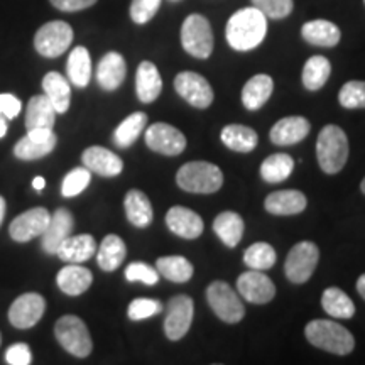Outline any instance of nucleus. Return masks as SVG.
<instances>
[{
  "instance_id": "nucleus-1",
  "label": "nucleus",
  "mask_w": 365,
  "mask_h": 365,
  "mask_svg": "<svg viewBox=\"0 0 365 365\" xmlns=\"http://www.w3.org/2000/svg\"><path fill=\"white\" fill-rule=\"evenodd\" d=\"M267 17L255 7L237 11L227 22L225 36L228 44L237 51H250L266 38Z\"/></svg>"
},
{
  "instance_id": "nucleus-2",
  "label": "nucleus",
  "mask_w": 365,
  "mask_h": 365,
  "mask_svg": "<svg viewBox=\"0 0 365 365\" xmlns=\"http://www.w3.org/2000/svg\"><path fill=\"white\" fill-rule=\"evenodd\" d=\"M304 335L317 349L335 355L350 354L355 346L352 333L331 319H313L304 328Z\"/></svg>"
},
{
  "instance_id": "nucleus-3",
  "label": "nucleus",
  "mask_w": 365,
  "mask_h": 365,
  "mask_svg": "<svg viewBox=\"0 0 365 365\" xmlns=\"http://www.w3.org/2000/svg\"><path fill=\"white\" fill-rule=\"evenodd\" d=\"M317 158L327 175H336L344 170L349 159V139L339 125H327L319 132Z\"/></svg>"
},
{
  "instance_id": "nucleus-4",
  "label": "nucleus",
  "mask_w": 365,
  "mask_h": 365,
  "mask_svg": "<svg viewBox=\"0 0 365 365\" xmlns=\"http://www.w3.org/2000/svg\"><path fill=\"white\" fill-rule=\"evenodd\" d=\"M176 182L181 190L188 193L210 195L222 188L223 173L212 163L191 161L178 171Z\"/></svg>"
},
{
  "instance_id": "nucleus-5",
  "label": "nucleus",
  "mask_w": 365,
  "mask_h": 365,
  "mask_svg": "<svg viewBox=\"0 0 365 365\" xmlns=\"http://www.w3.org/2000/svg\"><path fill=\"white\" fill-rule=\"evenodd\" d=\"M54 336L68 354L85 359L91 354L93 341L85 322L75 314H65L54 325Z\"/></svg>"
},
{
  "instance_id": "nucleus-6",
  "label": "nucleus",
  "mask_w": 365,
  "mask_h": 365,
  "mask_svg": "<svg viewBox=\"0 0 365 365\" xmlns=\"http://www.w3.org/2000/svg\"><path fill=\"white\" fill-rule=\"evenodd\" d=\"M181 43L185 51L198 59H207L213 53V31L207 17L191 14L181 27Z\"/></svg>"
},
{
  "instance_id": "nucleus-7",
  "label": "nucleus",
  "mask_w": 365,
  "mask_h": 365,
  "mask_svg": "<svg viewBox=\"0 0 365 365\" xmlns=\"http://www.w3.org/2000/svg\"><path fill=\"white\" fill-rule=\"evenodd\" d=\"M207 299L210 308L225 323H239L245 314V308L242 304L239 294L235 293L225 281H213L207 289Z\"/></svg>"
},
{
  "instance_id": "nucleus-8",
  "label": "nucleus",
  "mask_w": 365,
  "mask_h": 365,
  "mask_svg": "<svg viewBox=\"0 0 365 365\" xmlns=\"http://www.w3.org/2000/svg\"><path fill=\"white\" fill-rule=\"evenodd\" d=\"M73 43V29L63 21L44 24L34 36V48L41 56L58 58L68 51Z\"/></svg>"
},
{
  "instance_id": "nucleus-9",
  "label": "nucleus",
  "mask_w": 365,
  "mask_h": 365,
  "mask_svg": "<svg viewBox=\"0 0 365 365\" xmlns=\"http://www.w3.org/2000/svg\"><path fill=\"white\" fill-rule=\"evenodd\" d=\"M319 259V250L313 242L303 240L289 250L286 257V277L294 284H303L313 276Z\"/></svg>"
},
{
  "instance_id": "nucleus-10",
  "label": "nucleus",
  "mask_w": 365,
  "mask_h": 365,
  "mask_svg": "<svg viewBox=\"0 0 365 365\" xmlns=\"http://www.w3.org/2000/svg\"><path fill=\"white\" fill-rule=\"evenodd\" d=\"M195 307L193 299L186 294H178L168 301L166 318H164V333L173 341L181 340L190 331L193 322Z\"/></svg>"
},
{
  "instance_id": "nucleus-11",
  "label": "nucleus",
  "mask_w": 365,
  "mask_h": 365,
  "mask_svg": "<svg viewBox=\"0 0 365 365\" xmlns=\"http://www.w3.org/2000/svg\"><path fill=\"white\" fill-rule=\"evenodd\" d=\"M145 144L150 150L163 156H180L186 149V137L176 127L158 122L145 130Z\"/></svg>"
},
{
  "instance_id": "nucleus-12",
  "label": "nucleus",
  "mask_w": 365,
  "mask_h": 365,
  "mask_svg": "<svg viewBox=\"0 0 365 365\" xmlns=\"http://www.w3.org/2000/svg\"><path fill=\"white\" fill-rule=\"evenodd\" d=\"M175 88L181 98L196 108H208L215 97L207 78L195 71L180 73L175 78Z\"/></svg>"
},
{
  "instance_id": "nucleus-13",
  "label": "nucleus",
  "mask_w": 365,
  "mask_h": 365,
  "mask_svg": "<svg viewBox=\"0 0 365 365\" xmlns=\"http://www.w3.org/2000/svg\"><path fill=\"white\" fill-rule=\"evenodd\" d=\"M56 134L53 129L27 130V135L19 139L14 148V156L22 161H34L53 153L56 148Z\"/></svg>"
},
{
  "instance_id": "nucleus-14",
  "label": "nucleus",
  "mask_w": 365,
  "mask_h": 365,
  "mask_svg": "<svg viewBox=\"0 0 365 365\" xmlns=\"http://www.w3.org/2000/svg\"><path fill=\"white\" fill-rule=\"evenodd\" d=\"M49 220H51V213L46 208H31L14 218L9 227V234L16 242H29L44 234Z\"/></svg>"
},
{
  "instance_id": "nucleus-15",
  "label": "nucleus",
  "mask_w": 365,
  "mask_h": 365,
  "mask_svg": "<svg viewBox=\"0 0 365 365\" xmlns=\"http://www.w3.org/2000/svg\"><path fill=\"white\" fill-rule=\"evenodd\" d=\"M46 299L38 293H26L17 298L9 309V322L19 330L33 328L43 318Z\"/></svg>"
},
{
  "instance_id": "nucleus-16",
  "label": "nucleus",
  "mask_w": 365,
  "mask_h": 365,
  "mask_svg": "<svg viewBox=\"0 0 365 365\" xmlns=\"http://www.w3.org/2000/svg\"><path fill=\"white\" fill-rule=\"evenodd\" d=\"M239 294L249 303L266 304L276 296V286L262 271H247L237 279Z\"/></svg>"
},
{
  "instance_id": "nucleus-17",
  "label": "nucleus",
  "mask_w": 365,
  "mask_h": 365,
  "mask_svg": "<svg viewBox=\"0 0 365 365\" xmlns=\"http://www.w3.org/2000/svg\"><path fill=\"white\" fill-rule=\"evenodd\" d=\"M73 227H75V218L71 212L66 208H58L51 215L48 227H46L43 237V249L46 254H56L59 245L71 235Z\"/></svg>"
},
{
  "instance_id": "nucleus-18",
  "label": "nucleus",
  "mask_w": 365,
  "mask_h": 365,
  "mask_svg": "<svg viewBox=\"0 0 365 365\" xmlns=\"http://www.w3.org/2000/svg\"><path fill=\"white\" fill-rule=\"evenodd\" d=\"M81 161H83L86 170L103 178L118 176L124 170L122 159L115 153L100 148V145H91V148L85 149V153L81 154Z\"/></svg>"
},
{
  "instance_id": "nucleus-19",
  "label": "nucleus",
  "mask_w": 365,
  "mask_h": 365,
  "mask_svg": "<svg viewBox=\"0 0 365 365\" xmlns=\"http://www.w3.org/2000/svg\"><path fill=\"white\" fill-rule=\"evenodd\" d=\"M166 225L173 234L182 239H198L203 234L202 217L186 207L170 208L166 213Z\"/></svg>"
},
{
  "instance_id": "nucleus-20",
  "label": "nucleus",
  "mask_w": 365,
  "mask_h": 365,
  "mask_svg": "<svg viewBox=\"0 0 365 365\" xmlns=\"http://www.w3.org/2000/svg\"><path fill=\"white\" fill-rule=\"evenodd\" d=\"M127 75L125 59L115 51L107 53L97 66V81L103 90L113 91L124 83Z\"/></svg>"
},
{
  "instance_id": "nucleus-21",
  "label": "nucleus",
  "mask_w": 365,
  "mask_h": 365,
  "mask_svg": "<svg viewBox=\"0 0 365 365\" xmlns=\"http://www.w3.org/2000/svg\"><path fill=\"white\" fill-rule=\"evenodd\" d=\"M307 196H304L298 190H281L274 191L266 198L264 202V207L269 213L272 215H298V213L303 212L307 208Z\"/></svg>"
},
{
  "instance_id": "nucleus-22",
  "label": "nucleus",
  "mask_w": 365,
  "mask_h": 365,
  "mask_svg": "<svg viewBox=\"0 0 365 365\" xmlns=\"http://www.w3.org/2000/svg\"><path fill=\"white\" fill-rule=\"evenodd\" d=\"M309 129H312V125H309L308 118L298 115L286 117L274 124L269 137L277 145H293L301 143L309 134Z\"/></svg>"
},
{
  "instance_id": "nucleus-23",
  "label": "nucleus",
  "mask_w": 365,
  "mask_h": 365,
  "mask_svg": "<svg viewBox=\"0 0 365 365\" xmlns=\"http://www.w3.org/2000/svg\"><path fill=\"white\" fill-rule=\"evenodd\" d=\"M97 252V242L90 234L70 235L58 247V257L70 264H81L91 259Z\"/></svg>"
},
{
  "instance_id": "nucleus-24",
  "label": "nucleus",
  "mask_w": 365,
  "mask_h": 365,
  "mask_svg": "<svg viewBox=\"0 0 365 365\" xmlns=\"http://www.w3.org/2000/svg\"><path fill=\"white\" fill-rule=\"evenodd\" d=\"M163 90V80L156 65L150 61H143L137 68L135 91L143 103L154 102Z\"/></svg>"
},
{
  "instance_id": "nucleus-25",
  "label": "nucleus",
  "mask_w": 365,
  "mask_h": 365,
  "mask_svg": "<svg viewBox=\"0 0 365 365\" xmlns=\"http://www.w3.org/2000/svg\"><path fill=\"white\" fill-rule=\"evenodd\" d=\"M93 282V274L90 269L78 264H70V266L63 267L56 276V284L63 293L68 296H80Z\"/></svg>"
},
{
  "instance_id": "nucleus-26",
  "label": "nucleus",
  "mask_w": 365,
  "mask_h": 365,
  "mask_svg": "<svg viewBox=\"0 0 365 365\" xmlns=\"http://www.w3.org/2000/svg\"><path fill=\"white\" fill-rule=\"evenodd\" d=\"M56 122V110L46 95H36L29 100L26 110L27 130L36 129H53Z\"/></svg>"
},
{
  "instance_id": "nucleus-27",
  "label": "nucleus",
  "mask_w": 365,
  "mask_h": 365,
  "mask_svg": "<svg viewBox=\"0 0 365 365\" xmlns=\"http://www.w3.org/2000/svg\"><path fill=\"white\" fill-rule=\"evenodd\" d=\"M274 81L269 75H255L242 88V103L247 110H259L272 95Z\"/></svg>"
},
{
  "instance_id": "nucleus-28",
  "label": "nucleus",
  "mask_w": 365,
  "mask_h": 365,
  "mask_svg": "<svg viewBox=\"0 0 365 365\" xmlns=\"http://www.w3.org/2000/svg\"><path fill=\"white\" fill-rule=\"evenodd\" d=\"M43 90L56 113L68 112L71 102V88L65 76L59 75L58 71H49L43 78Z\"/></svg>"
},
{
  "instance_id": "nucleus-29",
  "label": "nucleus",
  "mask_w": 365,
  "mask_h": 365,
  "mask_svg": "<svg viewBox=\"0 0 365 365\" xmlns=\"http://www.w3.org/2000/svg\"><path fill=\"white\" fill-rule=\"evenodd\" d=\"M301 36L307 43L323 48H333L340 41V29L333 22L325 19L309 21L301 27Z\"/></svg>"
},
{
  "instance_id": "nucleus-30",
  "label": "nucleus",
  "mask_w": 365,
  "mask_h": 365,
  "mask_svg": "<svg viewBox=\"0 0 365 365\" xmlns=\"http://www.w3.org/2000/svg\"><path fill=\"white\" fill-rule=\"evenodd\" d=\"M124 208L127 220H129L134 227L145 228L149 223H153V205H150L149 198L140 190H130L129 193L125 195Z\"/></svg>"
},
{
  "instance_id": "nucleus-31",
  "label": "nucleus",
  "mask_w": 365,
  "mask_h": 365,
  "mask_svg": "<svg viewBox=\"0 0 365 365\" xmlns=\"http://www.w3.org/2000/svg\"><path fill=\"white\" fill-rule=\"evenodd\" d=\"M127 255V247L124 240L115 234L107 235L97 249V262L102 271L112 272L120 267Z\"/></svg>"
},
{
  "instance_id": "nucleus-32",
  "label": "nucleus",
  "mask_w": 365,
  "mask_h": 365,
  "mask_svg": "<svg viewBox=\"0 0 365 365\" xmlns=\"http://www.w3.org/2000/svg\"><path fill=\"white\" fill-rule=\"evenodd\" d=\"M213 230L227 247L234 249L244 235V218L235 212H223L213 220Z\"/></svg>"
},
{
  "instance_id": "nucleus-33",
  "label": "nucleus",
  "mask_w": 365,
  "mask_h": 365,
  "mask_svg": "<svg viewBox=\"0 0 365 365\" xmlns=\"http://www.w3.org/2000/svg\"><path fill=\"white\" fill-rule=\"evenodd\" d=\"M220 137L222 143L235 153H252L259 143V137L254 129L239 124L223 127Z\"/></svg>"
},
{
  "instance_id": "nucleus-34",
  "label": "nucleus",
  "mask_w": 365,
  "mask_h": 365,
  "mask_svg": "<svg viewBox=\"0 0 365 365\" xmlns=\"http://www.w3.org/2000/svg\"><path fill=\"white\" fill-rule=\"evenodd\" d=\"M68 78L78 88H85L91 78V58L88 49L78 46L70 53L66 63Z\"/></svg>"
},
{
  "instance_id": "nucleus-35",
  "label": "nucleus",
  "mask_w": 365,
  "mask_h": 365,
  "mask_svg": "<svg viewBox=\"0 0 365 365\" xmlns=\"http://www.w3.org/2000/svg\"><path fill=\"white\" fill-rule=\"evenodd\" d=\"M156 269L159 276L166 277L173 282H188L193 277V264L182 255H166L159 257L156 262Z\"/></svg>"
},
{
  "instance_id": "nucleus-36",
  "label": "nucleus",
  "mask_w": 365,
  "mask_h": 365,
  "mask_svg": "<svg viewBox=\"0 0 365 365\" xmlns=\"http://www.w3.org/2000/svg\"><path fill=\"white\" fill-rule=\"evenodd\" d=\"M145 125H148V115L144 112L130 113L113 132V143H115L117 148H130L137 140V137L143 134Z\"/></svg>"
},
{
  "instance_id": "nucleus-37",
  "label": "nucleus",
  "mask_w": 365,
  "mask_h": 365,
  "mask_svg": "<svg viewBox=\"0 0 365 365\" xmlns=\"http://www.w3.org/2000/svg\"><path fill=\"white\" fill-rule=\"evenodd\" d=\"M322 307L333 318L350 319L355 314L354 301L340 287H328L322 296Z\"/></svg>"
},
{
  "instance_id": "nucleus-38",
  "label": "nucleus",
  "mask_w": 365,
  "mask_h": 365,
  "mask_svg": "<svg viewBox=\"0 0 365 365\" xmlns=\"http://www.w3.org/2000/svg\"><path fill=\"white\" fill-rule=\"evenodd\" d=\"M294 170L293 158L277 153L266 158L261 166V178L266 182H281L291 176Z\"/></svg>"
},
{
  "instance_id": "nucleus-39",
  "label": "nucleus",
  "mask_w": 365,
  "mask_h": 365,
  "mask_svg": "<svg viewBox=\"0 0 365 365\" xmlns=\"http://www.w3.org/2000/svg\"><path fill=\"white\" fill-rule=\"evenodd\" d=\"M331 65L325 56H312L303 68V85L308 90L317 91L330 78Z\"/></svg>"
},
{
  "instance_id": "nucleus-40",
  "label": "nucleus",
  "mask_w": 365,
  "mask_h": 365,
  "mask_svg": "<svg viewBox=\"0 0 365 365\" xmlns=\"http://www.w3.org/2000/svg\"><path fill=\"white\" fill-rule=\"evenodd\" d=\"M276 250L267 242H255L245 250L244 262L245 266L254 269V271H266L276 264Z\"/></svg>"
},
{
  "instance_id": "nucleus-41",
  "label": "nucleus",
  "mask_w": 365,
  "mask_h": 365,
  "mask_svg": "<svg viewBox=\"0 0 365 365\" xmlns=\"http://www.w3.org/2000/svg\"><path fill=\"white\" fill-rule=\"evenodd\" d=\"M91 181V171L86 168H75L65 176L61 185V195L65 198H73V196H78L80 193L88 188Z\"/></svg>"
},
{
  "instance_id": "nucleus-42",
  "label": "nucleus",
  "mask_w": 365,
  "mask_h": 365,
  "mask_svg": "<svg viewBox=\"0 0 365 365\" xmlns=\"http://www.w3.org/2000/svg\"><path fill=\"white\" fill-rule=\"evenodd\" d=\"M339 102L344 108H365V81H349L341 86Z\"/></svg>"
},
{
  "instance_id": "nucleus-43",
  "label": "nucleus",
  "mask_w": 365,
  "mask_h": 365,
  "mask_svg": "<svg viewBox=\"0 0 365 365\" xmlns=\"http://www.w3.org/2000/svg\"><path fill=\"white\" fill-rule=\"evenodd\" d=\"M163 312V303L158 299L150 298H137L129 304L127 314L132 322H140V319L150 318L154 314H159Z\"/></svg>"
},
{
  "instance_id": "nucleus-44",
  "label": "nucleus",
  "mask_w": 365,
  "mask_h": 365,
  "mask_svg": "<svg viewBox=\"0 0 365 365\" xmlns=\"http://www.w3.org/2000/svg\"><path fill=\"white\" fill-rule=\"evenodd\" d=\"M158 269L148 266L145 262H132L125 269V279L129 282H144L145 286H154L159 282Z\"/></svg>"
},
{
  "instance_id": "nucleus-45",
  "label": "nucleus",
  "mask_w": 365,
  "mask_h": 365,
  "mask_svg": "<svg viewBox=\"0 0 365 365\" xmlns=\"http://www.w3.org/2000/svg\"><path fill=\"white\" fill-rule=\"evenodd\" d=\"M252 4L269 19H284L293 12V0H252Z\"/></svg>"
},
{
  "instance_id": "nucleus-46",
  "label": "nucleus",
  "mask_w": 365,
  "mask_h": 365,
  "mask_svg": "<svg viewBox=\"0 0 365 365\" xmlns=\"http://www.w3.org/2000/svg\"><path fill=\"white\" fill-rule=\"evenodd\" d=\"M161 7V0H132L130 17L135 24H145L156 16Z\"/></svg>"
},
{
  "instance_id": "nucleus-47",
  "label": "nucleus",
  "mask_w": 365,
  "mask_h": 365,
  "mask_svg": "<svg viewBox=\"0 0 365 365\" xmlns=\"http://www.w3.org/2000/svg\"><path fill=\"white\" fill-rule=\"evenodd\" d=\"M6 362L11 365H29L33 362V354L27 344H14L6 352Z\"/></svg>"
},
{
  "instance_id": "nucleus-48",
  "label": "nucleus",
  "mask_w": 365,
  "mask_h": 365,
  "mask_svg": "<svg viewBox=\"0 0 365 365\" xmlns=\"http://www.w3.org/2000/svg\"><path fill=\"white\" fill-rule=\"evenodd\" d=\"M22 110V103L17 97H14L12 93H0V113L4 117L9 118H16L19 115Z\"/></svg>"
},
{
  "instance_id": "nucleus-49",
  "label": "nucleus",
  "mask_w": 365,
  "mask_h": 365,
  "mask_svg": "<svg viewBox=\"0 0 365 365\" xmlns=\"http://www.w3.org/2000/svg\"><path fill=\"white\" fill-rule=\"evenodd\" d=\"M51 4L58 11L63 12H78L97 4V0H51Z\"/></svg>"
},
{
  "instance_id": "nucleus-50",
  "label": "nucleus",
  "mask_w": 365,
  "mask_h": 365,
  "mask_svg": "<svg viewBox=\"0 0 365 365\" xmlns=\"http://www.w3.org/2000/svg\"><path fill=\"white\" fill-rule=\"evenodd\" d=\"M357 291H359V294L362 296V298L365 299V274H362V276L359 277V281H357Z\"/></svg>"
},
{
  "instance_id": "nucleus-51",
  "label": "nucleus",
  "mask_w": 365,
  "mask_h": 365,
  "mask_svg": "<svg viewBox=\"0 0 365 365\" xmlns=\"http://www.w3.org/2000/svg\"><path fill=\"white\" fill-rule=\"evenodd\" d=\"M7 129H9V127H7V118L4 117L2 113H0V139H2V137L7 134Z\"/></svg>"
},
{
  "instance_id": "nucleus-52",
  "label": "nucleus",
  "mask_w": 365,
  "mask_h": 365,
  "mask_svg": "<svg viewBox=\"0 0 365 365\" xmlns=\"http://www.w3.org/2000/svg\"><path fill=\"white\" fill-rule=\"evenodd\" d=\"M44 186H46V181H44V178H41V176L34 178V181H33V188H34V190L41 191V190H44Z\"/></svg>"
},
{
  "instance_id": "nucleus-53",
  "label": "nucleus",
  "mask_w": 365,
  "mask_h": 365,
  "mask_svg": "<svg viewBox=\"0 0 365 365\" xmlns=\"http://www.w3.org/2000/svg\"><path fill=\"white\" fill-rule=\"evenodd\" d=\"M6 208H7L6 200H4V196H0V225H2L4 217H6Z\"/></svg>"
},
{
  "instance_id": "nucleus-54",
  "label": "nucleus",
  "mask_w": 365,
  "mask_h": 365,
  "mask_svg": "<svg viewBox=\"0 0 365 365\" xmlns=\"http://www.w3.org/2000/svg\"><path fill=\"white\" fill-rule=\"evenodd\" d=\"M360 190H362V193L365 195V178H364V181H362V185H360Z\"/></svg>"
},
{
  "instance_id": "nucleus-55",
  "label": "nucleus",
  "mask_w": 365,
  "mask_h": 365,
  "mask_svg": "<svg viewBox=\"0 0 365 365\" xmlns=\"http://www.w3.org/2000/svg\"><path fill=\"white\" fill-rule=\"evenodd\" d=\"M0 344H2V336H0Z\"/></svg>"
},
{
  "instance_id": "nucleus-56",
  "label": "nucleus",
  "mask_w": 365,
  "mask_h": 365,
  "mask_svg": "<svg viewBox=\"0 0 365 365\" xmlns=\"http://www.w3.org/2000/svg\"><path fill=\"white\" fill-rule=\"evenodd\" d=\"M364 4H365V0H364Z\"/></svg>"
}]
</instances>
